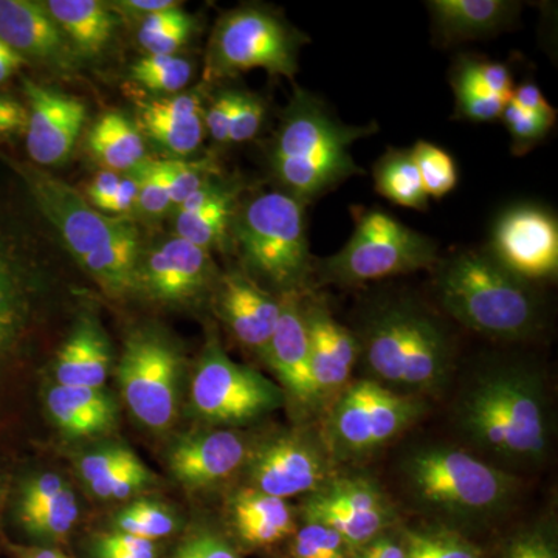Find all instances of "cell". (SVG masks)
<instances>
[{
	"instance_id": "6da1fadb",
	"label": "cell",
	"mask_w": 558,
	"mask_h": 558,
	"mask_svg": "<svg viewBox=\"0 0 558 558\" xmlns=\"http://www.w3.org/2000/svg\"><path fill=\"white\" fill-rule=\"evenodd\" d=\"M374 131L340 123L315 95L296 89L271 148V171L286 193L306 204L359 174L352 143Z\"/></svg>"
},
{
	"instance_id": "7a4b0ae2",
	"label": "cell",
	"mask_w": 558,
	"mask_h": 558,
	"mask_svg": "<svg viewBox=\"0 0 558 558\" xmlns=\"http://www.w3.org/2000/svg\"><path fill=\"white\" fill-rule=\"evenodd\" d=\"M444 310L465 328L494 339H526L538 326V303L527 282L490 255L464 252L440 269Z\"/></svg>"
},
{
	"instance_id": "3957f363",
	"label": "cell",
	"mask_w": 558,
	"mask_h": 558,
	"mask_svg": "<svg viewBox=\"0 0 558 558\" xmlns=\"http://www.w3.org/2000/svg\"><path fill=\"white\" fill-rule=\"evenodd\" d=\"M402 470L418 505L454 519L494 515L515 494L512 475L453 447L414 450Z\"/></svg>"
},
{
	"instance_id": "277c9868",
	"label": "cell",
	"mask_w": 558,
	"mask_h": 558,
	"mask_svg": "<svg viewBox=\"0 0 558 558\" xmlns=\"http://www.w3.org/2000/svg\"><path fill=\"white\" fill-rule=\"evenodd\" d=\"M234 242L256 277L286 292H299L311 270L304 204L281 191L258 194L234 215Z\"/></svg>"
},
{
	"instance_id": "5b68a950",
	"label": "cell",
	"mask_w": 558,
	"mask_h": 558,
	"mask_svg": "<svg viewBox=\"0 0 558 558\" xmlns=\"http://www.w3.org/2000/svg\"><path fill=\"white\" fill-rule=\"evenodd\" d=\"M306 36L278 14L242 7L220 17L209 39L207 80L227 78L253 69L292 80Z\"/></svg>"
},
{
	"instance_id": "8992f818",
	"label": "cell",
	"mask_w": 558,
	"mask_h": 558,
	"mask_svg": "<svg viewBox=\"0 0 558 558\" xmlns=\"http://www.w3.org/2000/svg\"><path fill=\"white\" fill-rule=\"evenodd\" d=\"M436 244L381 209L365 213L339 253L323 260L325 281L357 286L396 275L428 269Z\"/></svg>"
},
{
	"instance_id": "52a82bcc",
	"label": "cell",
	"mask_w": 558,
	"mask_h": 558,
	"mask_svg": "<svg viewBox=\"0 0 558 558\" xmlns=\"http://www.w3.org/2000/svg\"><path fill=\"white\" fill-rule=\"evenodd\" d=\"M424 411L425 403L416 396L360 380L344 388L330 410V447L339 457L368 454L402 435Z\"/></svg>"
},
{
	"instance_id": "ba28073f",
	"label": "cell",
	"mask_w": 558,
	"mask_h": 558,
	"mask_svg": "<svg viewBox=\"0 0 558 558\" xmlns=\"http://www.w3.org/2000/svg\"><path fill=\"white\" fill-rule=\"evenodd\" d=\"M282 402V388L231 360L216 337L208 341L191 380V405L202 421L244 425L278 410Z\"/></svg>"
},
{
	"instance_id": "9c48e42d",
	"label": "cell",
	"mask_w": 558,
	"mask_h": 558,
	"mask_svg": "<svg viewBox=\"0 0 558 558\" xmlns=\"http://www.w3.org/2000/svg\"><path fill=\"white\" fill-rule=\"evenodd\" d=\"M121 398L140 424L167 432L178 417L182 359L171 341L140 330L124 343L117 365Z\"/></svg>"
},
{
	"instance_id": "30bf717a",
	"label": "cell",
	"mask_w": 558,
	"mask_h": 558,
	"mask_svg": "<svg viewBox=\"0 0 558 558\" xmlns=\"http://www.w3.org/2000/svg\"><path fill=\"white\" fill-rule=\"evenodd\" d=\"M17 171L39 211L58 231L65 248L83 269L124 238L137 233V227L130 220L110 218L98 211L84 194L50 172L28 165H17Z\"/></svg>"
},
{
	"instance_id": "8fae6325",
	"label": "cell",
	"mask_w": 558,
	"mask_h": 558,
	"mask_svg": "<svg viewBox=\"0 0 558 558\" xmlns=\"http://www.w3.org/2000/svg\"><path fill=\"white\" fill-rule=\"evenodd\" d=\"M301 513L304 521L333 529L354 550L388 532L398 520L387 494L366 476L329 480L307 495Z\"/></svg>"
},
{
	"instance_id": "7c38bea8",
	"label": "cell",
	"mask_w": 558,
	"mask_h": 558,
	"mask_svg": "<svg viewBox=\"0 0 558 558\" xmlns=\"http://www.w3.org/2000/svg\"><path fill=\"white\" fill-rule=\"evenodd\" d=\"M250 488L286 499L311 495L332 480L328 453L303 433H284L250 450Z\"/></svg>"
},
{
	"instance_id": "4fadbf2b",
	"label": "cell",
	"mask_w": 558,
	"mask_h": 558,
	"mask_svg": "<svg viewBox=\"0 0 558 558\" xmlns=\"http://www.w3.org/2000/svg\"><path fill=\"white\" fill-rule=\"evenodd\" d=\"M490 256L521 281L556 278L557 219L534 205L508 209L495 223Z\"/></svg>"
},
{
	"instance_id": "5bb4252c",
	"label": "cell",
	"mask_w": 558,
	"mask_h": 558,
	"mask_svg": "<svg viewBox=\"0 0 558 558\" xmlns=\"http://www.w3.org/2000/svg\"><path fill=\"white\" fill-rule=\"evenodd\" d=\"M215 278L208 250L179 236L168 238L140 255L135 290L165 304H185L201 296Z\"/></svg>"
},
{
	"instance_id": "9a60e30c",
	"label": "cell",
	"mask_w": 558,
	"mask_h": 558,
	"mask_svg": "<svg viewBox=\"0 0 558 558\" xmlns=\"http://www.w3.org/2000/svg\"><path fill=\"white\" fill-rule=\"evenodd\" d=\"M27 97V153L36 167H58L72 156L87 120L80 98L24 80Z\"/></svg>"
},
{
	"instance_id": "2e32d148",
	"label": "cell",
	"mask_w": 558,
	"mask_h": 558,
	"mask_svg": "<svg viewBox=\"0 0 558 558\" xmlns=\"http://www.w3.org/2000/svg\"><path fill=\"white\" fill-rule=\"evenodd\" d=\"M0 40L51 72L69 75L80 69V58L43 2L0 0Z\"/></svg>"
},
{
	"instance_id": "e0dca14e",
	"label": "cell",
	"mask_w": 558,
	"mask_h": 558,
	"mask_svg": "<svg viewBox=\"0 0 558 558\" xmlns=\"http://www.w3.org/2000/svg\"><path fill=\"white\" fill-rule=\"evenodd\" d=\"M424 311L411 304H389L373 315L360 344L374 380L385 387L402 389L411 355L416 351L418 326ZM391 388V389H392Z\"/></svg>"
},
{
	"instance_id": "ac0fdd59",
	"label": "cell",
	"mask_w": 558,
	"mask_h": 558,
	"mask_svg": "<svg viewBox=\"0 0 558 558\" xmlns=\"http://www.w3.org/2000/svg\"><path fill=\"white\" fill-rule=\"evenodd\" d=\"M248 453L241 435L230 429H213L178 440L168 454V465L182 486L207 488L244 468Z\"/></svg>"
},
{
	"instance_id": "d6986e66",
	"label": "cell",
	"mask_w": 558,
	"mask_h": 558,
	"mask_svg": "<svg viewBox=\"0 0 558 558\" xmlns=\"http://www.w3.org/2000/svg\"><path fill=\"white\" fill-rule=\"evenodd\" d=\"M264 359L277 374L282 391H288L301 403L318 400L312 380L310 336L299 292H286L279 296L277 328Z\"/></svg>"
},
{
	"instance_id": "ffe728a7",
	"label": "cell",
	"mask_w": 558,
	"mask_h": 558,
	"mask_svg": "<svg viewBox=\"0 0 558 558\" xmlns=\"http://www.w3.org/2000/svg\"><path fill=\"white\" fill-rule=\"evenodd\" d=\"M204 105L197 92L168 95L137 102V128L143 137L175 157H189L205 137Z\"/></svg>"
},
{
	"instance_id": "44dd1931",
	"label": "cell",
	"mask_w": 558,
	"mask_h": 558,
	"mask_svg": "<svg viewBox=\"0 0 558 558\" xmlns=\"http://www.w3.org/2000/svg\"><path fill=\"white\" fill-rule=\"evenodd\" d=\"M310 336L311 374L317 399L347 387L360 355V344L323 304L304 310Z\"/></svg>"
},
{
	"instance_id": "7402d4cb",
	"label": "cell",
	"mask_w": 558,
	"mask_h": 558,
	"mask_svg": "<svg viewBox=\"0 0 558 558\" xmlns=\"http://www.w3.org/2000/svg\"><path fill=\"white\" fill-rule=\"evenodd\" d=\"M218 307L220 317L245 348L266 355L279 318V300L241 274L220 281Z\"/></svg>"
},
{
	"instance_id": "603a6c76",
	"label": "cell",
	"mask_w": 558,
	"mask_h": 558,
	"mask_svg": "<svg viewBox=\"0 0 558 558\" xmlns=\"http://www.w3.org/2000/svg\"><path fill=\"white\" fill-rule=\"evenodd\" d=\"M112 368V348L92 314L81 315L58 351L54 374L68 387L105 388Z\"/></svg>"
},
{
	"instance_id": "cb8c5ba5",
	"label": "cell",
	"mask_w": 558,
	"mask_h": 558,
	"mask_svg": "<svg viewBox=\"0 0 558 558\" xmlns=\"http://www.w3.org/2000/svg\"><path fill=\"white\" fill-rule=\"evenodd\" d=\"M230 521L238 539L250 549L270 548L296 531L295 513L286 499L250 487L231 498Z\"/></svg>"
},
{
	"instance_id": "d4e9b609",
	"label": "cell",
	"mask_w": 558,
	"mask_h": 558,
	"mask_svg": "<svg viewBox=\"0 0 558 558\" xmlns=\"http://www.w3.org/2000/svg\"><path fill=\"white\" fill-rule=\"evenodd\" d=\"M46 405L54 425L70 438L106 435L119 421L117 402L105 388L57 384L47 392Z\"/></svg>"
},
{
	"instance_id": "484cf974",
	"label": "cell",
	"mask_w": 558,
	"mask_h": 558,
	"mask_svg": "<svg viewBox=\"0 0 558 558\" xmlns=\"http://www.w3.org/2000/svg\"><path fill=\"white\" fill-rule=\"evenodd\" d=\"M81 60L100 57L116 32L117 16L100 0H47L43 2Z\"/></svg>"
},
{
	"instance_id": "4316f807",
	"label": "cell",
	"mask_w": 558,
	"mask_h": 558,
	"mask_svg": "<svg viewBox=\"0 0 558 558\" xmlns=\"http://www.w3.org/2000/svg\"><path fill=\"white\" fill-rule=\"evenodd\" d=\"M428 7L447 40L490 35L512 21L519 9L506 0H435Z\"/></svg>"
},
{
	"instance_id": "83f0119b",
	"label": "cell",
	"mask_w": 558,
	"mask_h": 558,
	"mask_svg": "<svg viewBox=\"0 0 558 558\" xmlns=\"http://www.w3.org/2000/svg\"><path fill=\"white\" fill-rule=\"evenodd\" d=\"M87 149L105 170L130 172L148 159L146 143L135 121L119 110L105 113L87 135Z\"/></svg>"
},
{
	"instance_id": "f1b7e54d",
	"label": "cell",
	"mask_w": 558,
	"mask_h": 558,
	"mask_svg": "<svg viewBox=\"0 0 558 558\" xmlns=\"http://www.w3.org/2000/svg\"><path fill=\"white\" fill-rule=\"evenodd\" d=\"M234 215L236 190L223 185L218 196L213 197L204 207L191 211H175V236L209 252L226 242Z\"/></svg>"
},
{
	"instance_id": "f546056e",
	"label": "cell",
	"mask_w": 558,
	"mask_h": 558,
	"mask_svg": "<svg viewBox=\"0 0 558 558\" xmlns=\"http://www.w3.org/2000/svg\"><path fill=\"white\" fill-rule=\"evenodd\" d=\"M376 190L380 196L400 207L427 209L428 196L411 149H392L379 160L374 170Z\"/></svg>"
},
{
	"instance_id": "4dcf8cb0",
	"label": "cell",
	"mask_w": 558,
	"mask_h": 558,
	"mask_svg": "<svg viewBox=\"0 0 558 558\" xmlns=\"http://www.w3.org/2000/svg\"><path fill=\"white\" fill-rule=\"evenodd\" d=\"M16 517L28 537L46 543L64 542L80 519V506L69 486L49 502L21 510Z\"/></svg>"
},
{
	"instance_id": "1f68e13d",
	"label": "cell",
	"mask_w": 558,
	"mask_h": 558,
	"mask_svg": "<svg viewBox=\"0 0 558 558\" xmlns=\"http://www.w3.org/2000/svg\"><path fill=\"white\" fill-rule=\"evenodd\" d=\"M194 32V20L182 7L160 11L140 22L137 40L146 54L171 57L185 46Z\"/></svg>"
},
{
	"instance_id": "d6a6232c",
	"label": "cell",
	"mask_w": 558,
	"mask_h": 558,
	"mask_svg": "<svg viewBox=\"0 0 558 558\" xmlns=\"http://www.w3.org/2000/svg\"><path fill=\"white\" fill-rule=\"evenodd\" d=\"M400 537L407 558H484L478 546L449 527L410 529Z\"/></svg>"
},
{
	"instance_id": "836d02e7",
	"label": "cell",
	"mask_w": 558,
	"mask_h": 558,
	"mask_svg": "<svg viewBox=\"0 0 558 558\" xmlns=\"http://www.w3.org/2000/svg\"><path fill=\"white\" fill-rule=\"evenodd\" d=\"M193 64L178 54H145L132 65L131 78L146 90L168 97L185 89L193 78Z\"/></svg>"
},
{
	"instance_id": "e575fe53",
	"label": "cell",
	"mask_w": 558,
	"mask_h": 558,
	"mask_svg": "<svg viewBox=\"0 0 558 558\" xmlns=\"http://www.w3.org/2000/svg\"><path fill=\"white\" fill-rule=\"evenodd\" d=\"M178 529V517L170 509L149 499H138L113 517L112 531L160 542L171 537Z\"/></svg>"
},
{
	"instance_id": "d590c367",
	"label": "cell",
	"mask_w": 558,
	"mask_h": 558,
	"mask_svg": "<svg viewBox=\"0 0 558 558\" xmlns=\"http://www.w3.org/2000/svg\"><path fill=\"white\" fill-rule=\"evenodd\" d=\"M25 317V293L20 274L0 247V351L13 343Z\"/></svg>"
},
{
	"instance_id": "8d00e7d4",
	"label": "cell",
	"mask_w": 558,
	"mask_h": 558,
	"mask_svg": "<svg viewBox=\"0 0 558 558\" xmlns=\"http://www.w3.org/2000/svg\"><path fill=\"white\" fill-rule=\"evenodd\" d=\"M425 193L433 199L447 196L458 183V170L449 153L428 142H417L411 149Z\"/></svg>"
},
{
	"instance_id": "74e56055",
	"label": "cell",
	"mask_w": 558,
	"mask_h": 558,
	"mask_svg": "<svg viewBox=\"0 0 558 558\" xmlns=\"http://www.w3.org/2000/svg\"><path fill=\"white\" fill-rule=\"evenodd\" d=\"M454 90L472 92L494 97H512V76L509 69L499 62L464 60L454 72Z\"/></svg>"
},
{
	"instance_id": "f35d334b",
	"label": "cell",
	"mask_w": 558,
	"mask_h": 558,
	"mask_svg": "<svg viewBox=\"0 0 558 558\" xmlns=\"http://www.w3.org/2000/svg\"><path fill=\"white\" fill-rule=\"evenodd\" d=\"M290 558H354V549L333 529L304 521L289 546Z\"/></svg>"
},
{
	"instance_id": "ab89813d",
	"label": "cell",
	"mask_w": 558,
	"mask_h": 558,
	"mask_svg": "<svg viewBox=\"0 0 558 558\" xmlns=\"http://www.w3.org/2000/svg\"><path fill=\"white\" fill-rule=\"evenodd\" d=\"M137 180V204L135 208L148 219H159L172 208L167 182L161 172L160 160L146 159L131 171Z\"/></svg>"
},
{
	"instance_id": "60d3db41",
	"label": "cell",
	"mask_w": 558,
	"mask_h": 558,
	"mask_svg": "<svg viewBox=\"0 0 558 558\" xmlns=\"http://www.w3.org/2000/svg\"><path fill=\"white\" fill-rule=\"evenodd\" d=\"M160 167L174 208L211 182V171L215 168L207 161L185 160H160Z\"/></svg>"
},
{
	"instance_id": "b9f144b4",
	"label": "cell",
	"mask_w": 558,
	"mask_h": 558,
	"mask_svg": "<svg viewBox=\"0 0 558 558\" xmlns=\"http://www.w3.org/2000/svg\"><path fill=\"white\" fill-rule=\"evenodd\" d=\"M156 475L148 468L142 459H135L126 468L119 470V472L110 475L109 478L95 481V483L86 486L94 497L106 499V501H123L134 497L138 492L145 490L156 484Z\"/></svg>"
},
{
	"instance_id": "7bdbcfd3",
	"label": "cell",
	"mask_w": 558,
	"mask_h": 558,
	"mask_svg": "<svg viewBox=\"0 0 558 558\" xmlns=\"http://www.w3.org/2000/svg\"><path fill=\"white\" fill-rule=\"evenodd\" d=\"M495 558H558L556 526L537 523L506 539Z\"/></svg>"
},
{
	"instance_id": "ee69618b",
	"label": "cell",
	"mask_w": 558,
	"mask_h": 558,
	"mask_svg": "<svg viewBox=\"0 0 558 558\" xmlns=\"http://www.w3.org/2000/svg\"><path fill=\"white\" fill-rule=\"evenodd\" d=\"M135 459H138L137 454L124 444H105L81 454L76 469L83 483L89 486L95 481L109 478Z\"/></svg>"
},
{
	"instance_id": "f6af8a7d",
	"label": "cell",
	"mask_w": 558,
	"mask_h": 558,
	"mask_svg": "<svg viewBox=\"0 0 558 558\" xmlns=\"http://www.w3.org/2000/svg\"><path fill=\"white\" fill-rule=\"evenodd\" d=\"M92 558H159V542L134 537L124 532L109 531L90 542Z\"/></svg>"
},
{
	"instance_id": "bcb514c9",
	"label": "cell",
	"mask_w": 558,
	"mask_h": 558,
	"mask_svg": "<svg viewBox=\"0 0 558 558\" xmlns=\"http://www.w3.org/2000/svg\"><path fill=\"white\" fill-rule=\"evenodd\" d=\"M506 126L512 135L513 145L517 153H524L532 145L545 138L550 128H553L556 117L539 116V113L527 112V110L519 108L509 100L502 110L501 116Z\"/></svg>"
},
{
	"instance_id": "7dc6e473",
	"label": "cell",
	"mask_w": 558,
	"mask_h": 558,
	"mask_svg": "<svg viewBox=\"0 0 558 558\" xmlns=\"http://www.w3.org/2000/svg\"><path fill=\"white\" fill-rule=\"evenodd\" d=\"M266 119V102L258 95L236 90L231 113L229 143L250 142L259 134Z\"/></svg>"
},
{
	"instance_id": "c3c4849f",
	"label": "cell",
	"mask_w": 558,
	"mask_h": 558,
	"mask_svg": "<svg viewBox=\"0 0 558 558\" xmlns=\"http://www.w3.org/2000/svg\"><path fill=\"white\" fill-rule=\"evenodd\" d=\"M170 558H241L236 548L220 532L197 527L183 537Z\"/></svg>"
},
{
	"instance_id": "681fc988",
	"label": "cell",
	"mask_w": 558,
	"mask_h": 558,
	"mask_svg": "<svg viewBox=\"0 0 558 558\" xmlns=\"http://www.w3.org/2000/svg\"><path fill=\"white\" fill-rule=\"evenodd\" d=\"M457 92V108L462 119L470 121H494L501 119L502 110L508 105V98L494 97V95H478L472 92Z\"/></svg>"
},
{
	"instance_id": "f907efd6",
	"label": "cell",
	"mask_w": 558,
	"mask_h": 558,
	"mask_svg": "<svg viewBox=\"0 0 558 558\" xmlns=\"http://www.w3.org/2000/svg\"><path fill=\"white\" fill-rule=\"evenodd\" d=\"M234 97H236V90H220L204 110L205 131L219 145L229 143Z\"/></svg>"
},
{
	"instance_id": "816d5d0a",
	"label": "cell",
	"mask_w": 558,
	"mask_h": 558,
	"mask_svg": "<svg viewBox=\"0 0 558 558\" xmlns=\"http://www.w3.org/2000/svg\"><path fill=\"white\" fill-rule=\"evenodd\" d=\"M68 487L69 484L57 473H43V475L35 476L21 490L17 512L38 508L44 502H49L50 499L58 497Z\"/></svg>"
},
{
	"instance_id": "f5cc1de1",
	"label": "cell",
	"mask_w": 558,
	"mask_h": 558,
	"mask_svg": "<svg viewBox=\"0 0 558 558\" xmlns=\"http://www.w3.org/2000/svg\"><path fill=\"white\" fill-rule=\"evenodd\" d=\"M109 5L113 13H120L142 22L145 17L153 16L160 11L178 9V7H182V2H175V0H120V2L109 3Z\"/></svg>"
},
{
	"instance_id": "db71d44e",
	"label": "cell",
	"mask_w": 558,
	"mask_h": 558,
	"mask_svg": "<svg viewBox=\"0 0 558 558\" xmlns=\"http://www.w3.org/2000/svg\"><path fill=\"white\" fill-rule=\"evenodd\" d=\"M121 179L120 172L101 170L90 180L89 186L86 189V199L92 207L102 213L108 202L112 199L117 186Z\"/></svg>"
},
{
	"instance_id": "11a10c76",
	"label": "cell",
	"mask_w": 558,
	"mask_h": 558,
	"mask_svg": "<svg viewBox=\"0 0 558 558\" xmlns=\"http://www.w3.org/2000/svg\"><path fill=\"white\" fill-rule=\"evenodd\" d=\"M137 180H135L132 172L126 175H121L119 186L113 193L112 199L108 202L102 213H112L117 218H124V215L131 213L137 204Z\"/></svg>"
},
{
	"instance_id": "9f6ffc18",
	"label": "cell",
	"mask_w": 558,
	"mask_h": 558,
	"mask_svg": "<svg viewBox=\"0 0 558 558\" xmlns=\"http://www.w3.org/2000/svg\"><path fill=\"white\" fill-rule=\"evenodd\" d=\"M27 128V108L13 98L0 95V137L22 134Z\"/></svg>"
},
{
	"instance_id": "6f0895ef",
	"label": "cell",
	"mask_w": 558,
	"mask_h": 558,
	"mask_svg": "<svg viewBox=\"0 0 558 558\" xmlns=\"http://www.w3.org/2000/svg\"><path fill=\"white\" fill-rule=\"evenodd\" d=\"M354 558H407L402 537L385 534L354 550Z\"/></svg>"
},
{
	"instance_id": "680465c9",
	"label": "cell",
	"mask_w": 558,
	"mask_h": 558,
	"mask_svg": "<svg viewBox=\"0 0 558 558\" xmlns=\"http://www.w3.org/2000/svg\"><path fill=\"white\" fill-rule=\"evenodd\" d=\"M510 101L527 112L539 113V116L556 117V110L543 97L542 90L534 83H524L513 89Z\"/></svg>"
},
{
	"instance_id": "91938a15",
	"label": "cell",
	"mask_w": 558,
	"mask_h": 558,
	"mask_svg": "<svg viewBox=\"0 0 558 558\" xmlns=\"http://www.w3.org/2000/svg\"><path fill=\"white\" fill-rule=\"evenodd\" d=\"M7 550L13 558H72L61 549L44 545H16L7 543Z\"/></svg>"
},
{
	"instance_id": "94428289",
	"label": "cell",
	"mask_w": 558,
	"mask_h": 558,
	"mask_svg": "<svg viewBox=\"0 0 558 558\" xmlns=\"http://www.w3.org/2000/svg\"><path fill=\"white\" fill-rule=\"evenodd\" d=\"M25 64H27V61L24 58L20 57L16 51L11 50L5 43L0 40V84L7 83Z\"/></svg>"
},
{
	"instance_id": "6125c7cd",
	"label": "cell",
	"mask_w": 558,
	"mask_h": 558,
	"mask_svg": "<svg viewBox=\"0 0 558 558\" xmlns=\"http://www.w3.org/2000/svg\"><path fill=\"white\" fill-rule=\"evenodd\" d=\"M2 354H3V352H2V351H0V355H2Z\"/></svg>"
}]
</instances>
